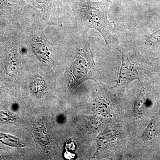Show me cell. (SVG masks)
<instances>
[{
	"label": "cell",
	"mask_w": 160,
	"mask_h": 160,
	"mask_svg": "<svg viewBox=\"0 0 160 160\" xmlns=\"http://www.w3.org/2000/svg\"><path fill=\"white\" fill-rule=\"evenodd\" d=\"M76 16L78 25L84 29H93L102 35L106 45H117L115 38L116 24L109 21L108 9L111 2L108 0H69Z\"/></svg>",
	"instance_id": "cell-1"
},
{
	"label": "cell",
	"mask_w": 160,
	"mask_h": 160,
	"mask_svg": "<svg viewBox=\"0 0 160 160\" xmlns=\"http://www.w3.org/2000/svg\"><path fill=\"white\" fill-rule=\"evenodd\" d=\"M94 53L91 50H81L72 63V71L78 80L89 78L101 74L95 65Z\"/></svg>",
	"instance_id": "cell-2"
},
{
	"label": "cell",
	"mask_w": 160,
	"mask_h": 160,
	"mask_svg": "<svg viewBox=\"0 0 160 160\" xmlns=\"http://www.w3.org/2000/svg\"><path fill=\"white\" fill-rule=\"evenodd\" d=\"M0 142L15 147H24L25 145L20 140L9 135L0 133Z\"/></svg>",
	"instance_id": "cell-3"
},
{
	"label": "cell",
	"mask_w": 160,
	"mask_h": 160,
	"mask_svg": "<svg viewBox=\"0 0 160 160\" xmlns=\"http://www.w3.org/2000/svg\"><path fill=\"white\" fill-rule=\"evenodd\" d=\"M147 44L149 45H154L160 42V29L154 32L150 35L146 40Z\"/></svg>",
	"instance_id": "cell-4"
},
{
	"label": "cell",
	"mask_w": 160,
	"mask_h": 160,
	"mask_svg": "<svg viewBox=\"0 0 160 160\" xmlns=\"http://www.w3.org/2000/svg\"><path fill=\"white\" fill-rule=\"evenodd\" d=\"M13 120V118L7 113H0V122H7Z\"/></svg>",
	"instance_id": "cell-5"
},
{
	"label": "cell",
	"mask_w": 160,
	"mask_h": 160,
	"mask_svg": "<svg viewBox=\"0 0 160 160\" xmlns=\"http://www.w3.org/2000/svg\"><path fill=\"white\" fill-rule=\"evenodd\" d=\"M9 5L7 0H0V8H6Z\"/></svg>",
	"instance_id": "cell-6"
}]
</instances>
